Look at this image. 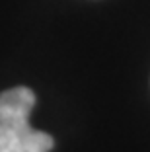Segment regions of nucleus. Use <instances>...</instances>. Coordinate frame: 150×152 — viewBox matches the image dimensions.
<instances>
[{"label":"nucleus","mask_w":150,"mask_h":152,"mask_svg":"<svg viewBox=\"0 0 150 152\" xmlns=\"http://www.w3.org/2000/svg\"><path fill=\"white\" fill-rule=\"evenodd\" d=\"M35 96L29 88H10L0 94V152H49L53 137L29 127Z\"/></svg>","instance_id":"1"}]
</instances>
